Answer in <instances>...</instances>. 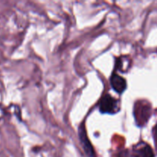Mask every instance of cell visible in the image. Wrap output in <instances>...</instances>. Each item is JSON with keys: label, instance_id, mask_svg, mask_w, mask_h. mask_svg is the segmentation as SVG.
Masks as SVG:
<instances>
[{"label": "cell", "instance_id": "1", "mask_svg": "<svg viewBox=\"0 0 157 157\" xmlns=\"http://www.w3.org/2000/svg\"><path fill=\"white\" fill-rule=\"evenodd\" d=\"M152 113L151 104L146 101H140L135 105L134 114L136 121L139 126L147 124Z\"/></svg>", "mask_w": 157, "mask_h": 157}, {"label": "cell", "instance_id": "2", "mask_svg": "<svg viewBox=\"0 0 157 157\" xmlns=\"http://www.w3.org/2000/svg\"><path fill=\"white\" fill-rule=\"evenodd\" d=\"M99 110L103 113L113 114L119 111L120 102L110 94H106L101 98L99 103Z\"/></svg>", "mask_w": 157, "mask_h": 157}, {"label": "cell", "instance_id": "3", "mask_svg": "<svg viewBox=\"0 0 157 157\" xmlns=\"http://www.w3.org/2000/svg\"><path fill=\"white\" fill-rule=\"evenodd\" d=\"M133 157H155L152 147L146 142H140L133 147Z\"/></svg>", "mask_w": 157, "mask_h": 157}, {"label": "cell", "instance_id": "4", "mask_svg": "<svg viewBox=\"0 0 157 157\" xmlns=\"http://www.w3.org/2000/svg\"><path fill=\"white\" fill-rule=\"evenodd\" d=\"M110 84L115 91L122 94L127 89V82L123 77L113 73L110 77Z\"/></svg>", "mask_w": 157, "mask_h": 157}, {"label": "cell", "instance_id": "5", "mask_svg": "<svg viewBox=\"0 0 157 157\" xmlns=\"http://www.w3.org/2000/svg\"><path fill=\"white\" fill-rule=\"evenodd\" d=\"M79 136H80V140H81V144H82L83 147H84V151H85L86 154L88 155L89 156H92L94 155L93 147H92L91 144H90L88 139H87L85 127H84L83 125L80 127Z\"/></svg>", "mask_w": 157, "mask_h": 157}, {"label": "cell", "instance_id": "6", "mask_svg": "<svg viewBox=\"0 0 157 157\" xmlns=\"http://www.w3.org/2000/svg\"><path fill=\"white\" fill-rule=\"evenodd\" d=\"M153 137H154L155 143H156V146L157 149V124L154 127V129H153Z\"/></svg>", "mask_w": 157, "mask_h": 157}, {"label": "cell", "instance_id": "7", "mask_svg": "<svg viewBox=\"0 0 157 157\" xmlns=\"http://www.w3.org/2000/svg\"><path fill=\"white\" fill-rule=\"evenodd\" d=\"M119 157H132L130 156V153H129L128 150H125V151L122 152V153H120Z\"/></svg>", "mask_w": 157, "mask_h": 157}]
</instances>
